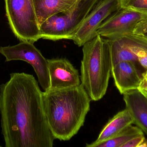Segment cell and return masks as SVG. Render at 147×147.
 Listing matches in <instances>:
<instances>
[{"instance_id":"9c48e42d","label":"cell","mask_w":147,"mask_h":147,"mask_svg":"<svg viewBox=\"0 0 147 147\" xmlns=\"http://www.w3.org/2000/svg\"><path fill=\"white\" fill-rule=\"evenodd\" d=\"M50 77L49 89L78 86L81 84L78 71L65 58L47 59Z\"/></svg>"},{"instance_id":"8fae6325","label":"cell","mask_w":147,"mask_h":147,"mask_svg":"<svg viewBox=\"0 0 147 147\" xmlns=\"http://www.w3.org/2000/svg\"><path fill=\"white\" fill-rule=\"evenodd\" d=\"M123 100L134 120V124L147 135V98L138 89L123 94Z\"/></svg>"},{"instance_id":"5bb4252c","label":"cell","mask_w":147,"mask_h":147,"mask_svg":"<svg viewBox=\"0 0 147 147\" xmlns=\"http://www.w3.org/2000/svg\"><path fill=\"white\" fill-rule=\"evenodd\" d=\"M143 134L144 133L140 129L131 125L115 137L102 142L97 147H122L131 139Z\"/></svg>"},{"instance_id":"6da1fadb","label":"cell","mask_w":147,"mask_h":147,"mask_svg":"<svg viewBox=\"0 0 147 147\" xmlns=\"http://www.w3.org/2000/svg\"><path fill=\"white\" fill-rule=\"evenodd\" d=\"M1 133L5 147H52L43 92L34 77L13 72L0 85Z\"/></svg>"},{"instance_id":"ffe728a7","label":"cell","mask_w":147,"mask_h":147,"mask_svg":"<svg viewBox=\"0 0 147 147\" xmlns=\"http://www.w3.org/2000/svg\"><path fill=\"white\" fill-rule=\"evenodd\" d=\"M138 61L142 67L147 70V51H141L136 54Z\"/></svg>"},{"instance_id":"8992f818","label":"cell","mask_w":147,"mask_h":147,"mask_svg":"<svg viewBox=\"0 0 147 147\" xmlns=\"http://www.w3.org/2000/svg\"><path fill=\"white\" fill-rule=\"evenodd\" d=\"M0 54L5 58V61L22 60L30 64L34 69L40 85L44 91L50 88V77L48 62L34 43L21 41L15 45L0 47Z\"/></svg>"},{"instance_id":"9a60e30c","label":"cell","mask_w":147,"mask_h":147,"mask_svg":"<svg viewBox=\"0 0 147 147\" xmlns=\"http://www.w3.org/2000/svg\"><path fill=\"white\" fill-rule=\"evenodd\" d=\"M115 38H118L135 55L140 51H147V38L145 35L130 33Z\"/></svg>"},{"instance_id":"ac0fdd59","label":"cell","mask_w":147,"mask_h":147,"mask_svg":"<svg viewBox=\"0 0 147 147\" xmlns=\"http://www.w3.org/2000/svg\"><path fill=\"white\" fill-rule=\"evenodd\" d=\"M146 139L144 134L139 135L129 141L122 147H140Z\"/></svg>"},{"instance_id":"d6986e66","label":"cell","mask_w":147,"mask_h":147,"mask_svg":"<svg viewBox=\"0 0 147 147\" xmlns=\"http://www.w3.org/2000/svg\"><path fill=\"white\" fill-rule=\"evenodd\" d=\"M137 89L147 98V70L142 73L141 80Z\"/></svg>"},{"instance_id":"e0dca14e","label":"cell","mask_w":147,"mask_h":147,"mask_svg":"<svg viewBox=\"0 0 147 147\" xmlns=\"http://www.w3.org/2000/svg\"><path fill=\"white\" fill-rule=\"evenodd\" d=\"M133 33L140 35H143L147 33V16L137 23Z\"/></svg>"},{"instance_id":"277c9868","label":"cell","mask_w":147,"mask_h":147,"mask_svg":"<svg viewBox=\"0 0 147 147\" xmlns=\"http://www.w3.org/2000/svg\"><path fill=\"white\" fill-rule=\"evenodd\" d=\"M99 0H80L65 13L54 15L39 26L40 38L56 41L71 40L80 26Z\"/></svg>"},{"instance_id":"7c38bea8","label":"cell","mask_w":147,"mask_h":147,"mask_svg":"<svg viewBox=\"0 0 147 147\" xmlns=\"http://www.w3.org/2000/svg\"><path fill=\"white\" fill-rule=\"evenodd\" d=\"M134 124L132 116L127 109L121 110L110 119L100 132L97 139L86 147H97L99 144L112 139L125 128Z\"/></svg>"},{"instance_id":"ba28073f","label":"cell","mask_w":147,"mask_h":147,"mask_svg":"<svg viewBox=\"0 0 147 147\" xmlns=\"http://www.w3.org/2000/svg\"><path fill=\"white\" fill-rule=\"evenodd\" d=\"M147 16L131 9H119L102 23L97 33L102 37L111 39L133 33L137 23Z\"/></svg>"},{"instance_id":"52a82bcc","label":"cell","mask_w":147,"mask_h":147,"mask_svg":"<svg viewBox=\"0 0 147 147\" xmlns=\"http://www.w3.org/2000/svg\"><path fill=\"white\" fill-rule=\"evenodd\" d=\"M120 9L118 0L98 2L80 24L71 40L78 46H83L98 35L97 31L105 20Z\"/></svg>"},{"instance_id":"4fadbf2b","label":"cell","mask_w":147,"mask_h":147,"mask_svg":"<svg viewBox=\"0 0 147 147\" xmlns=\"http://www.w3.org/2000/svg\"><path fill=\"white\" fill-rule=\"evenodd\" d=\"M80 0H34V11L39 27L52 16L65 13Z\"/></svg>"},{"instance_id":"2e32d148","label":"cell","mask_w":147,"mask_h":147,"mask_svg":"<svg viewBox=\"0 0 147 147\" xmlns=\"http://www.w3.org/2000/svg\"><path fill=\"white\" fill-rule=\"evenodd\" d=\"M120 9H126L147 15V0H118Z\"/></svg>"},{"instance_id":"5b68a950","label":"cell","mask_w":147,"mask_h":147,"mask_svg":"<svg viewBox=\"0 0 147 147\" xmlns=\"http://www.w3.org/2000/svg\"><path fill=\"white\" fill-rule=\"evenodd\" d=\"M5 5L9 26L20 41L34 43L40 39L34 0H5Z\"/></svg>"},{"instance_id":"3957f363","label":"cell","mask_w":147,"mask_h":147,"mask_svg":"<svg viewBox=\"0 0 147 147\" xmlns=\"http://www.w3.org/2000/svg\"><path fill=\"white\" fill-rule=\"evenodd\" d=\"M83 47L81 84L92 101H99L106 94L111 74L112 62L109 39L98 35Z\"/></svg>"},{"instance_id":"30bf717a","label":"cell","mask_w":147,"mask_h":147,"mask_svg":"<svg viewBox=\"0 0 147 147\" xmlns=\"http://www.w3.org/2000/svg\"><path fill=\"white\" fill-rule=\"evenodd\" d=\"M137 63L139 62L123 61L112 66L111 74L121 94L138 89L143 72L137 66Z\"/></svg>"},{"instance_id":"7a4b0ae2","label":"cell","mask_w":147,"mask_h":147,"mask_svg":"<svg viewBox=\"0 0 147 147\" xmlns=\"http://www.w3.org/2000/svg\"><path fill=\"white\" fill-rule=\"evenodd\" d=\"M44 107L55 140L66 141L84 126L92 101L82 85L43 92Z\"/></svg>"},{"instance_id":"44dd1931","label":"cell","mask_w":147,"mask_h":147,"mask_svg":"<svg viewBox=\"0 0 147 147\" xmlns=\"http://www.w3.org/2000/svg\"><path fill=\"white\" fill-rule=\"evenodd\" d=\"M140 147H147V140H145L143 142V143L141 145V146H140Z\"/></svg>"},{"instance_id":"7402d4cb","label":"cell","mask_w":147,"mask_h":147,"mask_svg":"<svg viewBox=\"0 0 147 147\" xmlns=\"http://www.w3.org/2000/svg\"><path fill=\"white\" fill-rule=\"evenodd\" d=\"M143 35H145V36H146V37L147 38V33Z\"/></svg>"}]
</instances>
